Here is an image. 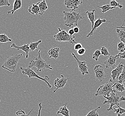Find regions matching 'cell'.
I'll return each mask as SVG.
<instances>
[{"instance_id": "12", "label": "cell", "mask_w": 125, "mask_h": 116, "mask_svg": "<svg viewBox=\"0 0 125 116\" xmlns=\"http://www.w3.org/2000/svg\"><path fill=\"white\" fill-rule=\"evenodd\" d=\"M61 78H57L54 81V85L56 87V89L53 91V93H55L59 88H62L67 84V81L69 78H65L63 75H61Z\"/></svg>"}, {"instance_id": "8", "label": "cell", "mask_w": 125, "mask_h": 116, "mask_svg": "<svg viewBox=\"0 0 125 116\" xmlns=\"http://www.w3.org/2000/svg\"><path fill=\"white\" fill-rule=\"evenodd\" d=\"M94 71L95 72V77L97 80L99 81L100 82H103L106 77L104 67L101 65H96L94 68Z\"/></svg>"}, {"instance_id": "41", "label": "cell", "mask_w": 125, "mask_h": 116, "mask_svg": "<svg viewBox=\"0 0 125 116\" xmlns=\"http://www.w3.org/2000/svg\"><path fill=\"white\" fill-rule=\"evenodd\" d=\"M68 33L71 36H73V35L74 34V30H73V29H71L70 30H69Z\"/></svg>"}, {"instance_id": "6", "label": "cell", "mask_w": 125, "mask_h": 116, "mask_svg": "<svg viewBox=\"0 0 125 116\" xmlns=\"http://www.w3.org/2000/svg\"><path fill=\"white\" fill-rule=\"evenodd\" d=\"M113 81L112 79H111L109 82L100 86L98 88L95 94V96H97L99 95H103L106 97H110V93L115 91L113 88V86L115 84Z\"/></svg>"}, {"instance_id": "32", "label": "cell", "mask_w": 125, "mask_h": 116, "mask_svg": "<svg viewBox=\"0 0 125 116\" xmlns=\"http://www.w3.org/2000/svg\"><path fill=\"white\" fill-rule=\"evenodd\" d=\"M110 5L111 7H119L120 9H122L123 8V5H120L115 0H112L110 1Z\"/></svg>"}, {"instance_id": "30", "label": "cell", "mask_w": 125, "mask_h": 116, "mask_svg": "<svg viewBox=\"0 0 125 116\" xmlns=\"http://www.w3.org/2000/svg\"><path fill=\"white\" fill-rule=\"evenodd\" d=\"M101 108V106H98V108L96 109H93L92 110L90 111L88 114H87V115L85 116H99V115L98 114L97 111H98V109Z\"/></svg>"}, {"instance_id": "29", "label": "cell", "mask_w": 125, "mask_h": 116, "mask_svg": "<svg viewBox=\"0 0 125 116\" xmlns=\"http://www.w3.org/2000/svg\"><path fill=\"white\" fill-rule=\"evenodd\" d=\"M33 111V109H32L31 111L29 113V114H25V112L21 110L20 109L18 111H17V112H16V114L17 116H30V114H31V113Z\"/></svg>"}, {"instance_id": "26", "label": "cell", "mask_w": 125, "mask_h": 116, "mask_svg": "<svg viewBox=\"0 0 125 116\" xmlns=\"http://www.w3.org/2000/svg\"><path fill=\"white\" fill-rule=\"evenodd\" d=\"M97 7L101 9L102 10V12L103 13H105V12H106L107 11L110 10H112V9H115V8H116L111 7L110 5H108V4H106V5H103L102 6H98Z\"/></svg>"}, {"instance_id": "28", "label": "cell", "mask_w": 125, "mask_h": 116, "mask_svg": "<svg viewBox=\"0 0 125 116\" xmlns=\"http://www.w3.org/2000/svg\"><path fill=\"white\" fill-rule=\"evenodd\" d=\"M117 83L122 84L125 83V66H124L122 73H121L120 76L119 77L118 81L117 82Z\"/></svg>"}, {"instance_id": "33", "label": "cell", "mask_w": 125, "mask_h": 116, "mask_svg": "<svg viewBox=\"0 0 125 116\" xmlns=\"http://www.w3.org/2000/svg\"><path fill=\"white\" fill-rule=\"evenodd\" d=\"M118 50L120 52H123L125 51V44L124 43L121 42L118 43Z\"/></svg>"}, {"instance_id": "7", "label": "cell", "mask_w": 125, "mask_h": 116, "mask_svg": "<svg viewBox=\"0 0 125 116\" xmlns=\"http://www.w3.org/2000/svg\"><path fill=\"white\" fill-rule=\"evenodd\" d=\"M20 69L21 71V72L23 75L27 76L30 79L32 77H36L44 81L45 83L47 84L49 88H51L52 87V85L50 84V83L48 82V81L50 80V78L48 76H45V78L41 77L37 73H36L35 71L33 70V69L29 68H23L22 67H20Z\"/></svg>"}, {"instance_id": "23", "label": "cell", "mask_w": 125, "mask_h": 116, "mask_svg": "<svg viewBox=\"0 0 125 116\" xmlns=\"http://www.w3.org/2000/svg\"><path fill=\"white\" fill-rule=\"evenodd\" d=\"M113 88H115L116 91L123 93V91H125V88L124 84L122 83H118L115 82V84L113 86Z\"/></svg>"}, {"instance_id": "14", "label": "cell", "mask_w": 125, "mask_h": 116, "mask_svg": "<svg viewBox=\"0 0 125 116\" xmlns=\"http://www.w3.org/2000/svg\"><path fill=\"white\" fill-rule=\"evenodd\" d=\"M9 48H14L19 50H22V51H24L25 52L26 56H25V58H28L29 57V53L30 52V45L29 44H24L21 46H17L15 44V43H13L11 45Z\"/></svg>"}, {"instance_id": "3", "label": "cell", "mask_w": 125, "mask_h": 116, "mask_svg": "<svg viewBox=\"0 0 125 116\" xmlns=\"http://www.w3.org/2000/svg\"><path fill=\"white\" fill-rule=\"evenodd\" d=\"M63 13L64 14V19L65 25L67 27H73L74 24L77 26L78 22L84 19L80 13H77L74 11L71 10L70 12L64 11Z\"/></svg>"}, {"instance_id": "18", "label": "cell", "mask_w": 125, "mask_h": 116, "mask_svg": "<svg viewBox=\"0 0 125 116\" xmlns=\"http://www.w3.org/2000/svg\"><path fill=\"white\" fill-rule=\"evenodd\" d=\"M22 6V2L21 0H15L13 3V10L10 11H8V14L11 13L12 14H13L16 11L18 10L20 8H21Z\"/></svg>"}, {"instance_id": "10", "label": "cell", "mask_w": 125, "mask_h": 116, "mask_svg": "<svg viewBox=\"0 0 125 116\" xmlns=\"http://www.w3.org/2000/svg\"><path fill=\"white\" fill-rule=\"evenodd\" d=\"M123 62H121L118 66L111 71V77L113 81H118L119 77L122 73L123 69Z\"/></svg>"}, {"instance_id": "42", "label": "cell", "mask_w": 125, "mask_h": 116, "mask_svg": "<svg viewBox=\"0 0 125 116\" xmlns=\"http://www.w3.org/2000/svg\"><path fill=\"white\" fill-rule=\"evenodd\" d=\"M124 23H123V25H122L121 26H120V27H117V29H125V26H123V25H124Z\"/></svg>"}, {"instance_id": "13", "label": "cell", "mask_w": 125, "mask_h": 116, "mask_svg": "<svg viewBox=\"0 0 125 116\" xmlns=\"http://www.w3.org/2000/svg\"><path fill=\"white\" fill-rule=\"evenodd\" d=\"M118 58L116 56H110V57L104 62V64L105 65V68H112L114 69L117 66H116V61Z\"/></svg>"}, {"instance_id": "20", "label": "cell", "mask_w": 125, "mask_h": 116, "mask_svg": "<svg viewBox=\"0 0 125 116\" xmlns=\"http://www.w3.org/2000/svg\"><path fill=\"white\" fill-rule=\"evenodd\" d=\"M67 104H65L63 106L61 107L59 110L57 112V114L60 116V114L64 116H70V111L67 108Z\"/></svg>"}, {"instance_id": "25", "label": "cell", "mask_w": 125, "mask_h": 116, "mask_svg": "<svg viewBox=\"0 0 125 116\" xmlns=\"http://www.w3.org/2000/svg\"><path fill=\"white\" fill-rule=\"evenodd\" d=\"M118 109H113V111L115 113L116 115L121 116L122 115L125 113V109H123L119 105L118 106Z\"/></svg>"}, {"instance_id": "27", "label": "cell", "mask_w": 125, "mask_h": 116, "mask_svg": "<svg viewBox=\"0 0 125 116\" xmlns=\"http://www.w3.org/2000/svg\"><path fill=\"white\" fill-rule=\"evenodd\" d=\"M42 42V41L39 40L37 42L31 43L30 44H29L30 50L34 51L35 50H38V46Z\"/></svg>"}, {"instance_id": "43", "label": "cell", "mask_w": 125, "mask_h": 116, "mask_svg": "<svg viewBox=\"0 0 125 116\" xmlns=\"http://www.w3.org/2000/svg\"><path fill=\"white\" fill-rule=\"evenodd\" d=\"M0 101H1V100H0Z\"/></svg>"}, {"instance_id": "5", "label": "cell", "mask_w": 125, "mask_h": 116, "mask_svg": "<svg viewBox=\"0 0 125 116\" xmlns=\"http://www.w3.org/2000/svg\"><path fill=\"white\" fill-rule=\"evenodd\" d=\"M58 30L59 32L53 36L57 41L60 43L68 42L73 44L78 43L74 40L75 36L70 35L65 30H62L60 28H58Z\"/></svg>"}, {"instance_id": "15", "label": "cell", "mask_w": 125, "mask_h": 116, "mask_svg": "<svg viewBox=\"0 0 125 116\" xmlns=\"http://www.w3.org/2000/svg\"><path fill=\"white\" fill-rule=\"evenodd\" d=\"M106 22H108L106 21L105 19H101L100 18H98V19L95 21L94 28L92 30L90 31V32L86 36V37L88 38L90 36H92L93 34L94 33L95 30H96L97 28H98L99 26H100L103 23H106Z\"/></svg>"}, {"instance_id": "31", "label": "cell", "mask_w": 125, "mask_h": 116, "mask_svg": "<svg viewBox=\"0 0 125 116\" xmlns=\"http://www.w3.org/2000/svg\"><path fill=\"white\" fill-rule=\"evenodd\" d=\"M101 51L99 50H97L95 51L93 56V59H95L96 61H98L99 60V57L101 55Z\"/></svg>"}, {"instance_id": "34", "label": "cell", "mask_w": 125, "mask_h": 116, "mask_svg": "<svg viewBox=\"0 0 125 116\" xmlns=\"http://www.w3.org/2000/svg\"><path fill=\"white\" fill-rule=\"evenodd\" d=\"M101 54L103 56H110V54L108 51L107 49L105 48V46H103L101 48Z\"/></svg>"}, {"instance_id": "40", "label": "cell", "mask_w": 125, "mask_h": 116, "mask_svg": "<svg viewBox=\"0 0 125 116\" xmlns=\"http://www.w3.org/2000/svg\"><path fill=\"white\" fill-rule=\"evenodd\" d=\"M38 105H39V110H38V116H41V110H42V103H40Z\"/></svg>"}, {"instance_id": "39", "label": "cell", "mask_w": 125, "mask_h": 116, "mask_svg": "<svg viewBox=\"0 0 125 116\" xmlns=\"http://www.w3.org/2000/svg\"><path fill=\"white\" fill-rule=\"evenodd\" d=\"M73 30H74V32L75 33H78L80 31V29L79 27L78 26H76L74 27L73 28Z\"/></svg>"}, {"instance_id": "38", "label": "cell", "mask_w": 125, "mask_h": 116, "mask_svg": "<svg viewBox=\"0 0 125 116\" xmlns=\"http://www.w3.org/2000/svg\"><path fill=\"white\" fill-rule=\"evenodd\" d=\"M116 56L118 58H121L125 59V51L123 52H119L117 55H116Z\"/></svg>"}, {"instance_id": "4", "label": "cell", "mask_w": 125, "mask_h": 116, "mask_svg": "<svg viewBox=\"0 0 125 116\" xmlns=\"http://www.w3.org/2000/svg\"><path fill=\"white\" fill-rule=\"evenodd\" d=\"M106 99L104 101L103 104H110V107L109 109H107V111H113V107L114 105H116L118 107L119 106V103L122 101H125V97L123 96L120 95L118 93V92L115 91L111 93L110 97H106L105 96H103Z\"/></svg>"}, {"instance_id": "19", "label": "cell", "mask_w": 125, "mask_h": 116, "mask_svg": "<svg viewBox=\"0 0 125 116\" xmlns=\"http://www.w3.org/2000/svg\"><path fill=\"white\" fill-rule=\"evenodd\" d=\"M28 11L32 15H39V8L38 3L36 4H33L32 5L30 6L28 9Z\"/></svg>"}, {"instance_id": "37", "label": "cell", "mask_w": 125, "mask_h": 116, "mask_svg": "<svg viewBox=\"0 0 125 116\" xmlns=\"http://www.w3.org/2000/svg\"><path fill=\"white\" fill-rule=\"evenodd\" d=\"M85 48H83L77 51V53L79 56H83L85 54Z\"/></svg>"}, {"instance_id": "1", "label": "cell", "mask_w": 125, "mask_h": 116, "mask_svg": "<svg viewBox=\"0 0 125 116\" xmlns=\"http://www.w3.org/2000/svg\"><path fill=\"white\" fill-rule=\"evenodd\" d=\"M22 56V54L19 55H13V54H11L8 55L7 60L1 66L2 68L5 69L11 72H15L18 63Z\"/></svg>"}, {"instance_id": "2", "label": "cell", "mask_w": 125, "mask_h": 116, "mask_svg": "<svg viewBox=\"0 0 125 116\" xmlns=\"http://www.w3.org/2000/svg\"><path fill=\"white\" fill-rule=\"evenodd\" d=\"M41 50L38 51V57H35L33 60L30 61V63L28 65V68H31L33 67H35L38 71L42 72L44 69H49L52 70L53 69L51 68V65L46 63V60H44L41 57L40 55Z\"/></svg>"}, {"instance_id": "22", "label": "cell", "mask_w": 125, "mask_h": 116, "mask_svg": "<svg viewBox=\"0 0 125 116\" xmlns=\"http://www.w3.org/2000/svg\"><path fill=\"white\" fill-rule=\"evenodd\" d=\"M117 33L118 36L119 38L121 41L125 44V31L123 29H117Z\"/></svg>"}, {"instance_id": "36", "label": "cell", "mask_w": 125, "mask_h": 116, "mask_svg": "<svg viewBox=\"0 0 125 116\" xmlns=\"http://www.w3.org/2000/svg\"><path fill=\"white\" fill-rule=\"evenodd\" d=\"M74 49L76 51H78V50H80L81 49L83 48V46L80 43H77L75 44L74 46Z\"/></svg>"}, {"instance_id": "9", "label": "cell", "mask_w": 125, "mask_h": 116, "mask_svg": "<svg viewBox=\"0 0 125 116\" xmlns=\"http://www.w3.org/2000/svg\"><path fill=\"white\" fill-rule=\"evenodd\" d=\"M72 55L77 61V62L78 63V66L79 70L80 72L82 73L83 76H84L85 74H89L86 62L84 61H81L79 60L78 59V58L76 56L74 53L72 52Z\"/></svg>"}, {"instance_id": "16", "label": "cell", "mask_w": 125, "mask_h": 116, "mask_svg": "<svg viewBox=\"0 0 125 116\" xmlns=\"http://www.w3.org/2000/svg\"><path fill=\"white\" fill-rule=\"evenodd\" d=\"M60 49L58 47L51 48L48 51V54L50 56V58H53L57 59L59 56Z\"/></svg>"}, {"instance_id": "35", "label": "cell", "mask_w": 125, "mask_h": 116, "mask_svg": "<svg viewBox=\"0 0 125 116\" xmlns=\"http://www.w3.org/2000/svg\"><path fill=\"white\" fill-rule=\"evenodd\" d=\"M10 4L8 0H0V7L7 6H10Z\"/></svg>"}, {"instance_id": "24", "label": "cell", "mask_w": 125, "mask_h": 116, "mask_svg": "<svg viewBox=\"0 0 125 116\" xmlns=\"http://www.w3.org/2000/svg\"><path fill=\"white\" fill-rule=\"evenodd\" d=\"M12 39L10 38L7 35L5 34L0 35V43H6L7 42H11L12 41Z\"/></svg>"}, {"instance_id": "17", "label": "cell", "mask_w": 125, "mask_h": 116, "mask_svg": "<svg viewBox=\"0 0 125 116\" xmlns=\"http://www.w3.org/2000/svg\"><path fill=\"white\" fill-rule=\"evenodd\" d=\"M38 5L39 8V16L42 15L44 13H45L46 10L48 8L47 5L46 3L45 0H43L41 2H38Z\"/></svg>"}, {"instance_id": "21", "label": "cell", "mask_w": 125, "mask_h": 116, "mask_svg": "<svg viewBox=\"0 0 125 116\" xmlns=\"http://www.w3.org/2000/svg\"><path fill=\"white\" fill-rule=\"evenodd\" d=\"M95 10L94 9L91 12H89L86 11L85 12V14L87 16L88 18L89 19L90 22L92 24V29H93L94 26V24L95 23V19H94V13H95Z\"/></svg>"}, {"instance_id": "11", "label": "cell", "mask_w": 125, "mask_h": 116, "mask_svg": "<svg viewBox=\"0 0 125 116\" xmlns=\"http://www.w3.org/2000/svg\"><path fill=\"white\" fill-rule=\"evenodd\" d=\"M82 0H65L64 4L68 9H71L72 11H74L78 8L79 5L82 4Z\"/></svg>"}]
</instances>
